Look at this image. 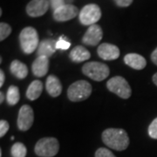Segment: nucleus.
<instances>
[{
    "label": "nucleus",
    "mask_w": 157,
    "mask_h": 157,
    "mask_svg": "<svg viewBox=\"0 0 157 157\" xmlns=\"http://www.w3.org/2000/svg\"><path fill=\"white\" fill-rule=\"evenodd\" d=\"M101 137L106 146L117 151L127 149L129 145V137L124 129L107 128L102 133Z\"/></svg>",
    "instance_id": "obj_1"
},
{
    "label": "nucleus",
    "mask_w": 157,
    "mask_h": 157,
    "mask_svg": "<svg viewBox=\"0 0 157 157\" xmlns=\"http://www.w3.org/2000/svg\"><path fill=\"white\" fill-rule=\"evenodd\" d=\"M19 42L22 51L31 54L39 47V35L33 27H25L19 34Z\"/></svg>",
    "instance_id": "obj_2"
},
{
    "label": "nucleus",
    "mask_w": 157,
    "mask_h": 157,
    "mask_svg": "<svg viewBox=\"0 0 157 157\" xmlns=\"http://www.w3.org/2000/svg\"><path fill=\"white\" fill-rule=\"evenodd\" d=\"M92 86L86 80H78L71 85L67 90L68 99L73 102L86 100L92 94Z\"/></svg>",
    "instance_id": "obj_3"
},
{
    "label": "nucleus",
    "mask_w": 157,
    "mask_h": 157,
    "mask_svg": "<svg viewBox=\"0 0 157 157\" xmlns=\"http://www.w3.org/2000/svg\"><path fill=\"white\" fill-rule=\"evenodd\" d=\"M59 150V144L56 138L46 137L42 138L36 143L34 151L40 157L55 156Z\"/></svg>",
    "instance_id": "obj_4"
},
{
    "label": "nucleus",
    "mask_w": 157,
    "mask_h": 157,
    "mask_svg": "<svg viewBox=\"0 0 157 157\" xmlns=\"http://www.w3.org/2000/svg\"><path fill=\"white\" fill-rule=\"evenodd\" d=\"M82 72L86 76L95 81H101L107 78L110 73L109 67L101 62H88L82 67Z\"/></svg>",
    "instance_id": "obj_5"
},
{
    "label": "nucleus",
    "mask_w": 157,
    "mask_h": 157,
    "mask_svg": "<svg viewBox=\"0 0 157 157\" xmlns=\"http://www.w3.org/2000/svg\"><path fill=\"white\" fill-rule=\"evenodd\" d=\"M107 87L110 92L117 94L121 99H128L132 94V90L128 82L121 76L111 78L107 83Z\"/></svg>",
    "instance_id": "obj_6"
},
{
    "label": "nucleus",
    "mask_w": 157,
    "mask_h": 157,
    "mask_svg": "<svg viewBox=\"0 0 157 157\" xmlns=\"http://www.w3.org/2000/svg\"><path fill=\"white\" fill-rule=\"evenodd\" d=\"M101 17V11L100 7L95 4H90L84 6L78 14L79 21L84 25H95Z\"/></svg>",
    "instance_id": "obj_7"
},
{
    "label": "nucleus",
    "mask_w": 157,
    "mask_h": 157,
    "mask_svg": "<svg viewBox=\"0 0 157 157\" xmlns=\"http://www.w3.org/2000/svg\"><path fill=\"white\" fill-rule=\"evenodd\" d=\"M34 121V113L29 105H24L19 109L17 116V128L21 131H27L33 126Z\"/></svg>",
    "instance_id": "obj_8"
},
{
    "label": "nucleus",
    "mask_w": 157,
    "mask_h": 157,
    "mask_svg": "<svg viewBox=\"0 0 157 157\" xmlns=\"http://www.w3.org/2000/svg\"><path fill=\"white\" fill-rule=\"evenodd\" d=\"M103 37V32L100 25H93L89 26L87 31L84 34L82 38V42L85 45L95 46L97 45L102 39Z\"/></svg>",
    "instance_id": "obj_9"
},
{
    "label": "nucleus",
    "mask_w": 157,
    "mask_h": 157,
    "mask_svg": "<svg viewBox=\"0 0 157 157\" xmlns=\"http://www.w3.org/2000/svg\"><path fill=\"white\" fill-rule=\"evenodd\" d=\"M78 14V10L73 5H65L53 11V18L58 22H65L73 19Z\"/></svg>",
    "instance_id": "obj_10"
},
{
    "label": "nucleus",
    "mask_w": 157,
    "mask_h": 157,
    "mask_svg": "<svg viewBox=\"0 0 157 157\" xmlns=\"http://www.w3.org/2000/svg\"><path fill=\"white\" fill-rule=\"evenodd\" d=\"M48 8V0H32L26 6V12L30 17H40L45 14Z\"/></svg>",
    "instance_id": "obj_11"
},
{
    "label": "nucleus",
    "mask_w": 157,
    "mask_h": 157,
    "mask_svg": "<svg viewBox=\"0 0 157 157\" xmlns=\"http://www.w3.org/2000/svg\"><path fill=\"white\" fill-rule=\"evenodd\" d=\"M97 52L100 58L104 60H114L120 57V49L116 45L103 43L99 45Z\"/></svg>",
    "instance_id": "obj_12"
},
{
    "label": "nucleus",
    "mask_w": 157,
    "mask_h": 157,
    "mask_svg": "<svg viewBox=\"0 0 157 157\" xmlns=\"http://www.w3.org/2000/svg\"><path fill=\"white\" fill-rule=\"evenodd\" d=\"M49 70V58L39 56L32 65V71L36 77H44Z\"/></svg>",
    "instance_id": "obj_13"
},
{
    "label": "nucleus",
    "mask_w": 157,
    "mask_h": 157,
    "mask_svg": "<svg viewBox=\"0 0 157 157\" xmlns=\"http://www.w3.org/2000/svg\"><path fill=\"white\" fill-rule=\"evenodd\" d=\"M126 65L135 70H142L146 67L147 61L144 57L137 53H128L124 57Z\"/></svg>",
    "instance_id": "obj_14"
},
{
    "label": "nucleus",
    "mask_w": 157,
    "mask_h": 157,
    "mask_svg": "<svg viewBox=\"0 0 157 157\" xmlns=\"http://www.w3.org/2000/svg\"><path fill=\"white\" fill-rule=\"evenodd\" d=\"M57 41L53 39H45L40 42L39 47L37 49L38 56H45L47 58L52 56V54L56 52Z\"/></svg>",
    "instance_id": "obj_15"
},
{
    "label": "nucleus",
    "mask_w": 157,
    "mask_h": 157,
    "mask_svg": "<svg viewBox=\"0 0 157 157\" xmlns=\"http://www.w3.org/2000/svg\"><path fill=\"white\" fill-rule=\"evenodd\" d=\"M45 88L47 93L52 97H58L62 93V85L59 79L54 75H50L46 78L45 82Z\"/></svg>",
    "instance_id": "obj_16"
},
{
    "label": "nucleus",
    "mask_w": 157,
    "mask_h": 157,
    "mask_svg": "<svg viewBox=\"0 0 157 157\" xmlns=\"http://www.w3.org/2000/svg\"><path fill=\"white\" fill-rule=\"evenodd\" d=\"M69 57L72 61L75 62V63H80V62H84L89 59L91 54L84 46L77 45V46L73 47V50L70 52Z\"/></svg>",
    "instance_id": "obj_17"
},
{
    "label": "nucleus",
    "mask_w": 157,
    "mask_h": 157,
    "mask_svg": "<svg viewBox=\"0 0 157 157\" xmlns=\"http://www.w3.org/2000/svg\"><path fill=\"white\" fill-rule=\"evenodd\" d=\"M11 73L17 78H25L28 75V68L27 67L19 60H13L10 66Z\"/></svg>",
    "instance_id": "obj_18"
},
{
    "label": "nucleus",
    "mask_w": 157,
    "mask_h": 157,
    "mask_svg": "<svg viewBox=\"0 0 157 157\" xmlns=\"http://www.w3.org/2000/svg\"><path fill=\"white\" fill-rule=\"evenodd\" d=\"M42 91H43V83L39 79L33 80L29 85L26 91V97L30 101H35L41 95Z\"/></svg>",
    "instance_id": "obj_19"
},
{
    "label": "nucleus",
    "mask_w": 157,
    "mask_h": 157,
    "mask_svg": "<svg viewBox=\"0 0 157 157\" xmlns=\"http://www.w3.org/2000/svg\"><path fill=\"white\" fill-rule=\"evenodd\" d=\"M19 89L18 87L15 86H11L8 91H7V94H6V101L7 103L10 106H15L17 104V102L19 101Z\"/></svg>",
    "instance_id": "obj_20"
},
{
    "label": "nucleus",
    "mask_w": 157,
    "mask_h": 157,
    "mask_svg": "<svg viewBox=\"0 0 157 157\" xmlns=\"http://www.w3.org/2000/svg\"><path fill=\"white\" fill-rule=\"evenodd\" d=\"M26 147L21 142H16L11 148V154L12 157H25L26 155Z\"/></svg>",
    "instance_id": "obj_21"
},
{
    "label": "nucleus",
    "mask_w": 157,
    "mask_h": 157,
    "mask_svg": "<svg viewBox=\"0 0 157 157\" xmlns=\"http://www.w3.org/2000/svg\"><path fill=\"white\" fill-rule=\"evenodd\" d=\"M11 33V27L6 23L2 22L0 24V40L6 39Z\"/></svg>",
    "instance_id": "obj_22"
},
{
    "label": "nucleus",
    "mask_w": 157,
    "mask_h": 157,
    "mask_svg": "<svg viewBox=\"0 0 157 157\" xmlns=\"http://www.w3.org/2000/svg\"><path fill=\"white\" fill-rule=\"evenodd\" d=\"M70 46H71V43L69 41H67V39H64L63 37L59 38V39L57 41V50H67Z\"/></svg>",
    "instance_id": "obj_23"
},
{
    "label": "nucleus",
    "mask_w": 157,
    "mask_h": 157,
    "mask_svg": "<svg viewBox=\"0 0 157 157\" xmlns=\"http://www.w3.org/2000/svg\"><path fill=\"white\" fill-rule=\"evenodd\" d=\"M148 135L153 139H157V118H155L149 125Z\"/></svg>",
    "instance_id": "obj_24"
},
{
    "label": "nucleus",
    "mask_w": 157,
    "mask_h": 157,
    "mask_svg": "<svg viewBox=\"0 0 157 157\" xmlns=\"http://www.w3.org/2000/svg\"><path fill=\"white\" fill-rule=\"evenodd\" d=\"M95 157H116L112 152L108 150L107 148L105 147H101L97 149L95 153Z\"/></svg>",
    "instance_id": "obj_25"
},
{
    "label": "nucleus",
    "mask_w": 157,
    "mask_h": 157,
    "mask_svg": "<svg viewBox=\"0 0 157 157\" xmlns=\"http://www.w3.org/2000/svg\"><path fill=\"white\" fill-rule=\"evenodd\" d=\"M9 123L5 121V120H1L0 121V137H4V135H6L7 131L9 130Z\"/></svg>",
    "instance_id": "obj_26"
},
{
    "label": "nucleus",
    "mask_w": 157,
    "mask_h": 157,
    "mask_svg": "<svg viewBox=\"0 0 157 157\" xmlns=\"http://www.w3.org/2000/svg\"><path fill=\"white\" fill-rule=\"evenodd\" d=\"M50 3L53 11L57 10V9H59V8H60L61 6L66 5L65 4V0H50Z\"/></svg>",
    "instance_id": "obj_27"
},
{
    "label": "nucleus",
    "mask_w": 157,
    "mask_h": 157,
    "mask_svg": "<svg viewBox=\"0 0 157 157\" xmlns=\"http://www.w3.org/2000/svg\"><path fill=\"white\" fill-rule=\"evenodd\" d=\"M114 1L116 5L120 7H128L133 3V0H114Z\"/></svg>",
    "instance_id": "obj_28"
},
{
    "label": "nucleus",
    "mask_w": 157,
    "mask_h": 157,
    "mask_svg": "<svg viewBox=\"0 0 157 157\" xmlns=\"http://www.w3.org/2000/svg\"><path fill=\"white\" fill-rule=\"evenodd\" d=\"M151 60L153 61V63H154L155 65H156L157 66V48H155V50L152 52Z\"/></svg>",
    "instance_id": "obj_29"
},
{
    "label": "nucleus",
    "mask_w": 157,
    "mask_h": 157,
    "mask_svg": "<svg viewBox=\"0 0 157 157\" xmlns=\"http://www.w3.org/2000/svg\"><path fill=\"white\" fill-rule=\"evenodd\" d=\"M5 79H6V76H5V73L4 72L1 70L0 71V86H2L4 85V82H5Z\"/></svg>",
    "instance_id": "obj_30"
},
{
    "label": "nucleus",
    "mask_w": 157,
    "mask_h": 157,
    "mask_svg": "<svg viewBox=\"0 0 157 157\" xmlns=\"http://www.w3.org/2000/svg\"><path fill=\"white\" fill-rule=\"evenodd\" d=\"M4 100H5L4 93H3V92H1V93H0V103H3V102H4Z\"/></svg>",
    "instance_id": "obj_31"
},
{
    "label": "nucleus",
    "mask_w": 157,
    "mask_h": 157,
    "mask_svg": "<svg viewBox=\"0 0 157 157\" xmlns=\"http://www.w3.org/2000/svg\"><path fill=\"white\" fill-rule=\"evenodd\" d=\"M153 81H154V83L157 86V73L153 76Z\"/></svg>",
    "instance_id": "obj_32"
}]
</instances>
